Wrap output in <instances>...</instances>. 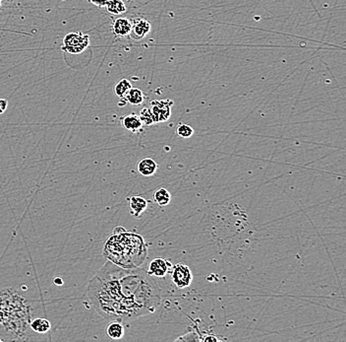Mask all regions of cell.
Returning <instances> with one entry per match:
<instances>
[{"mask_svg": "<svg viewBox=\"0 0 346 342\" xmlns=\"http://www.w3.org/2000/svg\"><path fill=\"white\" fill-rule=\"evenodd\" d=\"M86 296L99 315L109 321H130L155 312L158 286L139 267L122 268L107 260L89 282Z\"/></svg>", "mask_w": 346, "mask_h": 342, "instance_id": "6da1fadb", "label": "cell"}, {"mask_svg": "<svg viewBox=\"0 0 346 342\" xmlns=\"http://www.w3.org/2000/svg\"><path fill=\"white\" fill-rule=\"evenodd\" d=\"M148 248L144 238L122 227L114 229L103 246L104 257L122 268L139 267L147 258Z\"/></svg>", "mask_w": 346, "mask_h": 342, "instance_id": "7a4b0ae2", "label": "cell"}, {"mask_svg": "<svg viewBox=\"0 0 346 342\" xmlns=\"http://www.w3.org/2000/svg\"><path fill=\"white\" fill-rule=\"evenodd\" d=\"M90 46V37L82 32L68 33L63 40L62 50L71 53L79 54Z\"/></svg>", "mask_w": 346, "mask_h": 342, "instance_id": "3957f363", "label": "cell"}, {"mask_svg": "<svg viewBox=\"0 0 346 342\" xmlns=\"http://www.w3.org/2000/svg\"><path fill=\"white\" fill-rule=\"evenodd\" d=\"M173 101L166 100H155L150 102L149 111L152 114L154 123L165 122L171 116V108L173 106Z\"/></svg>", "mask_w": 346, "mask_h": 342, "instance_id": "277c9868", "label": "cell"}, {"mask_svg": "<svg viewBox=\"0 0 346 342\" xmlns=\"http://www.w3.org/2000/svg\"><path fill=\"white\" fill-rule=\"evenodd\" d=\"M171 279L179 289L189 287L193 281V274L190 267L184 263H176L171 267Z\"/></svg>", "mask_w": 346, "mask_h": 342, "instance_id": "5b68a950", "label": "cell"}, {"mask_svg": "<svg viewBox=\"0 0 346 342\" xmlns=\"http://www.w3.org/2000/svg\"><path fill=\"white\" fill-rule=\"evenodd\" d=\"M171 267H172V264L169 260L156 257L148 263L147 273L151 277L160 278V277H164L170 271Z\"/></svg>", "mask_w": 346, "mask_h": 342, "instance_id": "8992f818", "label": "cell"}, {"mask_svg": "<svg viewBox=\"0 0 346 342\" xmlns=\"http://www.w3.org/2000/svg\"><path fill=\"white\" fill-rule=\"evenodd\" d=\"M151 26L148 20L144 18H136L132 22V28L129 36L136 41L144 39L150 32Z\"/></svg>", "mask_w": 346, "mask_h": 342, "instance_id": "52a82bcc", "label": "cell"}, {"mask_svg": "<svg viewBox=\"0 0 346 342\" xmlns=\"http://www.w3.org/2000/svg\"><path fill=\"white\" fill-rule=\"evenodd\" d=\"M129 212L134 217L139 219L148 207V201L144 197L139 196H131L128 198Z\"/></svg>", "mask_w": 346, "mask_h": 342, "instance_id": "ba28073f", "label": "cell"}, {"mask_svg": "<svg viewBox=\"0 0 346 342\" xmlns=\"http://www.w3.org/2000/svg\"><path fill=\"white\" fill-rule=\"evenodd\" d=\"M121 125L123 126L124 129L132 132V133H138L141 131L143 127V123L139 117L138 114L135 113H131L120 119Z\"/></svg>", "mask_w": 346, "mask_h": 342, "instance_id": "9c48e42d", "label": "cell"}, {"mask_svg": "<svg viewBox=\"0 0 346 342\" xmlns=\"http://www.w3.org/2000/svg\"><path fill=\"white\" fill-rule=\"evenodd\" d=\"M132 28V22L125 17L115 19L112 24V32L115 36L123 38L129 36Z\"/></svg>", "mask_w": 346, "mask_h": 342, "instance_id": "30bf717a", "label": "cell"}, {"mask_svg": "<svg viewBox=\"0 0 346 342\" xmlns=\"http://www.w3.org/2000/svg\"><path fill=\"white\" fill-rule=\"evenodd\" d=\"M158 169V165L151 158H144L138 162L137 170L143 177L153 176Z\"/></svg>", "mask_w": 346, "mask_h": 342, "instance_id": "8fae6325", "label": "cell"}, {"mask_svg": "<svg viewBox=\"0 0 346 342\" xmlns=\"http://www.w3.org/2000/svg\"><path fill=\"white\" fill-rule=\"evenodd\" d=\"M106 336L114 341L121 340L124 337V327L120 321H111L105 330Z\"/></svg>", "mask_w": 346, "mask_h": 342, "instance_id": "7c38bea8", "label": "cell"}, {"mask_svg": "<svg viewBox=\"0 0 346 342\" xmlns=\"http://www.w3.org/2000/svg\"><path fill=\"white\" fill-rule=\"evenodd\" d=\"M123 99L132 106H139L144 102L145 95L141 89L132 87Z\"/></svg>", "mask_w": 346, "mask_h": 342, "instance_id": "4fadbf2b", "label": "cell"}, {"mask_svg": "<svg viewBox=\"0 0 346 342\" xmlns=\"http://www.w3.org/2000/svg\"><path fill=\"white\" fill-rule=\"evenodd\" d=\"M31 329L37 334L45 335L48 332H50L51 324L46 318H37L31 323Z\"/></svg>", "mask_w": 346, "mask_h": 342, "instance_id": "5bb4252c", "label": "cell"}, {"mask_svg": "<svg viewBox=\"0 0 346 342\" xmlns=\"http://www.w3.org/2000/svg\"><path fill=\"white\" fill-rule=\"evenodd\" d=\"M104 7L112 15H120L126 12V5L123 0H109Z\"/></svg>", "mask_w": 346, "mask_h": 342, "instance_id": "9a60e30c", "label": "cell"}, {"mask_svg": "<svg viewBox=\"0 0 346 342\" xmlns=\"http://www.w3.org/2000/svg\"><path fill=\"white\" fill-rule=\"evenodd\" d=\"M170 199H171V196L169 192L164 188H160L156 190L153 194V200L159 206L168 205L170 202Z\"/></svg>", "mask_w": 346, "mask_h": 342, "instance_id": "2e32d148", "label": "cell"}, {"mask_svg": "<svg viewBox=\"0 0 346 342\" xmlns=\"http://www.w3.org/2000/svg\"><path fill=\"white\" fill-rule=\"evenodd\" d=\"M132 88V84L127 79H121L119 82L116 83V85L113 88L114 94L119 98H124L125 95L128 93V91Z\"/></svg>", "mask_w": 346, "mask_h": 342, "instance_id": "e0dca14e", "label": "cell"}, {"mask_svg": "<svg viewBox=\"0 0 346 342\" xmlns=\"http://www.w3.org/2000/svg\"><path fill=\"white\" fill-rule=\"evenodd\" d=\"M176 134L181 138H190L194 134V129L186 123H179L176 126Z\"/></svg>", "mask_w": 346, "mask_h": 342, "instance_id": "ac0fdd59", "label": "cell"}, {"mask_svg": "<svg viewBox=\"0 0 346 342\" xmlns=\"http://www.w3.org/2000/svg\"><path fill=\"white\" fill-rule=\"evenodd\" d=\"M139 117L143 123V125H151L154 123V120H153V117H152V114L149 111L148 108H144L142 109V111L140 112V114H139Z\"/></svg>", "mask_w": 346, "mask_h": 342, "instance_id": "d6986e66", "label": "cell"}, {"mask_svg": "<svg viewBox=\"0 0 346 342\" xmlns=\"http://www.w3.org/2000/svg\"><path fill=\"white\" fill-rule=\"evenodd\" d=\"M177 341H181V342H201V338H199L198 336L195 333H189L184 335L183 337H180L176 340Z\"/></svg>", "mask_w": 346, "mask_h": 342, "instance_id": "ffe728a7", "label": "cell"}, {"mask_svg": "<svg viewBox=\"0 0 346 342\" xmlns=\"http://www.w3.org/2000/svg\"><path fill=\"white\" fill-rule=\"evenodd\" d=\"M8 107V101L6 99L0 98V114H2Z\"/></svg>", "mask_w": 346, "mask_h": 342, "instance_id": "44dd1931", "label": "cell"}, {"mask_svg": "<svg viewBox=\"0 0 346 342\" xmlns=\"http://www.w3.org/2000/svg\"><path fill=\"white\" fill-rule=\"evenodd\" d=\"M201 342H219V339H217L213 335H209V336L201 338Z\"/></svg>", "mask_w": 346, "mask_h": 342, "instance_id": "7402d4cb", "label": "cell"}, {"mask_svg": "<svg viewBox=\"0 0 346 342\" xmlns=\"http://www.w3.org/2000/svg\"><path fill=\"white\" fill-rule=\"evenodd\" d=\"M108 1L109 0H90V2L92 4H94L95 6H98V7H104Z\"/></svg>", "mask_w": 346, "mask_h": 342, "instance_id": "603a6c76", "label": "cell"}, {"mask_svg": "<svg viewBox=\"0 0 346 342\" xmlns=\"http://www.w3.org/2000/svg\"><path fill=\"white\" fill-rule=\"evenodd\" d=\"M53 282H54V284H56V285H62V284H63V280H62L61 277H55L54 280H53Z\"/></svg>", "mask_w": 346, "mask_h": 342, "instance_id": "cb8c5ba5", "label": "cell"}, {"mask_svg": "<svg viewBox=\"0 0 346 342\" xmlns=\"http://www.w3.org/2000/svg\"><path fill=\"white\" fill-rule=\"evenodd\" d=\"M1 2H2V0H0V5H1Z\"/></svg>", "mask_w": 346, "mask_h": 342, "instance_id": "d4e9b609", "label": "cell"}]
</instances>
